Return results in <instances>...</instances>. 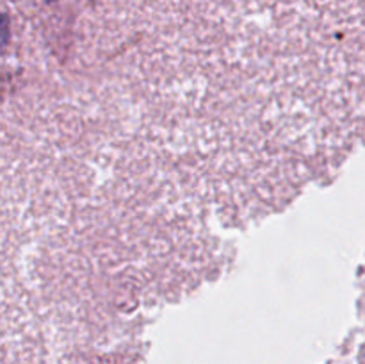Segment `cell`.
I'll use <instances>...</instances> for the list:
<instances>
[{"mask_svg": "<svg viewBox=\"0 0 365 364\" xmlns=\"http://www.w3.org/2000/svg\"><path fill=\"white\" fill-rule=\"evenodd\" d=\"M7 41V18L0 14V49L6 45Z\"/></svg>", "mask_w": 365, "mask_h": 364, "instance_id": "obj_1", "label": "cell"}]
</instances>
